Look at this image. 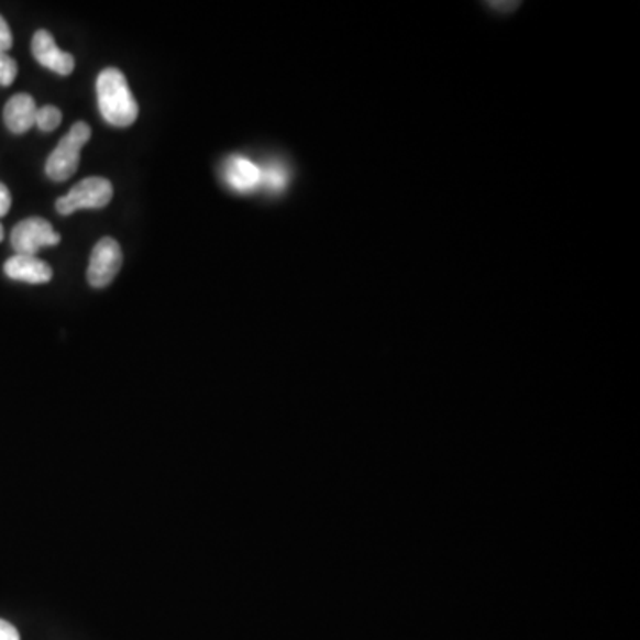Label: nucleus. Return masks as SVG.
<instances>
[{
	"instance_id": "obj_11",
	"label": "nucleus",
	"mask_w": 640,
	"mask_h": 640,
	"mask_svg": "<svg viewBox=\"0 0 640 640\" xmlns=\"http://www.w3.org/2000/svg\"><path fill=\"white\" fill-rule=\"evenodd\" d=\"M60 120H63V114H60L59 109L54 106L37 107L36 112V126L42 132L56 131L57 126L60 125Z\"/></svg>"
},
{
	"instance_id": "obj_5",
	"label": "nucleus",
	"mask_w": 640,
	"mask_h": 640,
	"mask_svg": "<svg viewBox=\"0 0 640 640\" xmlns=\"http://www.w3.org/2000/svg\"><path fill=\"white\" fill-rule=\"evenodd\" d=\"M121 262H123V255H121L120 244L114 239L103 238L102 241H98L89 261V285L95 288L107 287L121 269Z\"/></svg>"
},
{
	"instance_id": "obj_13",
	"label": "nucleus",
	"mask_w": 640,
	"mask_h": 640,
	"mask_svg": "<svg viewBox=\"0 0 640 640\" xmlns=\"http://www.w3.org/2000/svg\"><path fill=\"white\" fill-rule=\"evenodd\" d=\"M13 45V34H11L10 25L0 16V52H8Z\"/></svg>"
},
{
	"instance_id": "obj_15",
	"label": "nucleus",
	"mask_w": 640,
	"mask_h": 640,
	"mask_svg": "<svg viewBox=\"0 0 640 640\" xmlns=\"http://www.w3.org/2000/svg\"><path fill=\"white\" fill-rule=\"evenodd\" d=\"M11 209V195L10 189L4 186V184H0V218L5 216V213L10 212Z\"/></svg>"
},
{
	"instance_id": "obj_8",
	"label": "nucleus",
	"mask_w": 640,
	"mask_h": 640,
	"mask_svg": "<svg viewBox=\"0 0 640 640\" xmlns=\"http://www.w3.org/2000/svg\"><path fill=\"white\" fill-rule=\"evenodd\" d=\"M4 273L11 279L25 282V284H48L52 279V269L45 262L40 261L36 256L14 255L5 262Z\"/></svg>"
},
{
	"instance_id": "obj_6",
	"label": "nucleus",
	"mask_w": 640,
	"mask_h": 640,
	"mask_svg": "<svg viewBox=\"0 0 640 640\" xmlns=\"http://www.w3.org/2000/svg\"><path fill=\"white\" fill-rule=\"evenodd\" d=\"M33 56L40 65L56 74L70 75L75 68V59L70 54L59 51L54 36L48 31H37L33 37Z\"/></svg>"
},
{
	"instance_id": "obj_9",
	"label": "nucleus",
	"mask_w": 640,
	"mask_h": 640,
	"mask_svg": "<svg viewBox=\"0 0 640 640\" xmlns=\"http://www.w3.org/2000/svg\"><path fill=\"white\" fill-rule=\"evenodd\" d=\"M228 186L238 192H251L262 186V167L250 158L232 157L224 166Z\"/></svg>"
},
{
	"instance_id": "obj_16",
	"label": "nucleus",
	"mask_w": 640,
	"mask_h": 640,
	"mask_svg": "<svg viewBox=\"0 0 640 640\" xmlns=\"http://www.w3.org/2000/svg\"><path fill=\"white\" fill-rule=\"evenodd\" d=\"M2 239H4V228L0 224V242H2Z\"/></svg>"
},
{
	"instance_id": "obj_2",
	"label": "nucleus",
	"mask_w": 640,
	"mask_h": 640,
	"mask_svg": "<svg viewBox=\"0 0 640 640\" xmlns=\"http://www.w3.org/2000/svg\"><path fill=\"white\" fill-rule=\"evenodd\" d=\"M89 140H91L89 125H86L84 121L75 123L47 158L45 172L48 178L65 181L74 177L75 172L79 169L80 150Z\"/></svg>"
},
{
	"instance_id": "obj_10",
	"label": "nucleus",
	"mask_w": 640,
	"mask_h": 640,
	"mask_svg": "<svg viewBox=\"0 0 640 640\" xmlns=\"http://www.w3.org/2000/svg\"><path fill=\"white\" fill-rule=\"evenodd\" d=\"M287 181L288 173L284 166L269 164L267 167H262V186L267 187V189L278 192V190L285 189Z\"/></svg>"
},
{
	"instance_id": "obj_4",
	"label": "nucleus",
	"mask_w": 640,
	"mask_h": 640,
	"mask_svg": "<svg viewBox=\"0 0 640 640\" xmlns=\"http://www.w3.org/2000/svg\"><path fill=\"white\" fill-rule=\"evenodd\" d=\"M59 242V233L54 232L52 224L42 218L24 219L11 232V246L16 255L36 256L42 247L57 246Z\"/></svg>"
},
{
	"instance_id": "obj_12",
	"label": "nucleus",
	"mask_w": 640,
	"mask_h": 640,
	"mask_svg": "<svg viewBox=\"0 0 640 640\" xmlns=\"http://www.w3.org/2000/svg\"><path fill=\"white\" fill-rule=\"evenodd\" d=\"M19 74V66L8 52H0V86H11Z\"/></svg>"
},
{
	"instance_id": "obj_3",
	"label": "nucleus",
	"mask_w": 640,
	"mask_h": 640,
	"mask_svg": "<svg viewBox=\"0 0 640 640\" xmlns=\"http://www.w3.org/2000/svg\"><path fill=\"white\" fill-rule=\"evenodd\" d=\"M112 192V184L107 178H84L68 195L57 200L56 209L60 216H70L84 209H103L111 203Z\"/></svg>"
},
{
	"instance_id": "obj_14",
	"label": "nucleus",
	"mask_w": 640,
	"mask_h": 640,
	"mask_svg": "<svg viewBox=\"0 0 640 640\" xmlns=\"http://www.w3.org/2000/svg\"><path fill=\"white\" fill-rule=\"evenodd\" d=\"M0 640H20L19 630L4 619H0Z\"/></svg>"
},
{
	"instance_id": "obj_1",
	"label": "nucleus",
	"mask_w": 640,
	"mask_h": 640,
	"mask_svg": "<svg viewBox=\"0 0 640 640\" xmlns=\"http://www.w3.org/2000/svg\"><path fill=\"white\" fill-rule=\"evenodd\" d=\"M97 97L100 114L114 126H129L137 120L140 106L135 102L125 75L118 68H107L97 79Z\"/></svg>"
},
{
	"instance_id": "obj_7",
	"label": "nucleus",
	"mask_w": 640,
	"mask_h": 640,
	"mask_svg": "<svg viewBox=\"0 0 640 640\" xmlns=\"http://www.w3.org/2000/svg\"><path fill=\"white\" fill-rule=\"evenodd\" d=\"M37 107L31 95L11 97L4 107V123L13 134H25L36 125Z\"/></svg>"
}]
</instances>
